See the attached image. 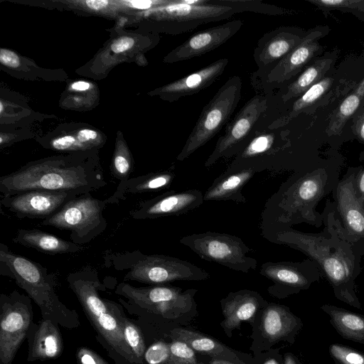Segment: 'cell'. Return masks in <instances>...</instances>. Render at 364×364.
<instances>
[{"label":"cell","instance_id":"28","mask_svg":"<svg viewBox=\"0 0 364 364\" xmlns=\"http://www.w3.org/2000/svg\"><path fill=\"white\" fill-rule=\"evenodd\" d=\"M173 340L187 343L195 352L218 358H228L239 360L237 355L226 346L216 340L203 334L184 328H176L171 331Z\"/></svg>","mask_w":364,"mask_h":364},{"label":"cell","instance_id":"31","mask_svg":"<svg viewBox=\"0 0 364 364\" xmlns=\"http://www.w3.org/2000/svg\"><path fill=\"white\" fill-rule=\"evenodd\" d=\"M120 321L124 337L128 346L134 356L141 363L146 351V346L140 328L124 315L122 316Z\"/></svg>","mask_w":364,"mask_h":364},{"label":"cell","instance_id":"7","mask_svg":"<svg viewBox=\"0 0 364 364\" xmlns=\"http://www.w3.org/2000/svg\"><path fill=\"white\" fill-rule=\"evenodd\" d=\"M153 9L155 29L170 35L187 33L201 25L230 18L236 14L230 7L211 4L208 0H173Z\"/></svg>","mask_w":364,"mask_h":364},{"label":"cell","instance_id":"2","mask_svg":"<svg viewBox=\"0 0 364 364\" xmlns=\"http://www.w3.org/2000/svg\"><path fill=\"white\" fill-rule=\"evenodd\" d=\"M262 235L268 241L299 250L315 259L331 283L341 301L361 309L353 288V262L340 247L333 246L326 238L291 229L262 219Z\"/></svg>","mask_w":364,"mask_h":364},{"label":"cell","instance_id":"19","mask_svg":"<svg viewBox=\"0 0 364 364\" xmlns=\"http://www.w3.org/2000/svg\"><path fill=\"white\" fill-rule=\"evenodd\" d=\"M26 338L29 362L55 359L63 353V341L58 325L50 319L42 318L37 323L32 322Z\"/></svg>","mask_w":364,"mask_h":364},{"label":"cell","instance_id":"26","mask_svg":"<svg viewBox=\"0 0 364 364\" xmlns=\"http://www.w3.org/2000/svg\"><path fill=\"white\" fill-rule=\"evenodd\" d=\"M176 178L174 168L149 173L130 178L126 182L118 184L113 198L116 203L124 199L127 195H136L168 189Z\"/></svg>","mask_w":364,"mask_h":364},{"label":"cell","instance_id":"35","mask_svg":"<svg viewBox=\"0 0 364 364\" xmlns=\"http://www.w3.org/2000/svg\"><path fill=\"white\" fill-rule=\"evenodd\" d=\"M169 348L170 361L178 364H200L197 360L195 351L185 342L173 340Z\"/></svg>","mask_w":364,"mask_h":364},{"label":"cell","instance_id":"50","mask_svg":"<svg viewBox=\"0 0 364 364\" xmlns=\"http://www.w3.org/2000/svg\"><path fill=\"white\" fill-rule=\"evenodd\" d=\"M166 364H178V363H174V362H172V361L168 360V363H166Z\"/></svg>","mask_w":364,"mask_h":364},{"label":"cell","instance_id":"36","mask_svg":"<svg viewBox=\"0 0 364 364\" xmlns=\"http://www.w3.org/2000/svg\"><path fill=\"white\" fill-rule=\"evenodd\" d=\"M144 357L149 364H166L171 358L169 344L156 342L146 350Z\"/></svg>","mask_w":364,"mask_h":364},{"label":"cell","instance_id":"22","mask_svg":"<svg viewBox=\"0 0 364 364\" xmlns=\"http://www.w3.org/2000/svg\"><path fill=\"white\" fill-rule=\"evenodd\" d=\"M263 302L260 295L253 291L243 289L230 293L221 301L224 316L222 326L232 331L242 321L252 320Z\"/></svg>","mask_w":364,"mask_h":364},{"label":"cell","instance_id":"44","mask_svg":"<svg viewBox=\"0 0 364 364\" xmlns=\"http://www.w3.org/2000/svg\"><path fill=\"white\" fill-rule=\"evenodd\" d=\"M90 87V84L86 81H76L71 85V88L77 91H86Z\"/></svg>","mask_w":364,"mask_h":364},{"label":"cell","instance_id":"33","mask_svg":"<svg viewBox=\"0 0 364 364\" xmlns=\"http://www.w3.org/2000/svg\"><path fill=\"white\" fill-rule=\"evenodd\" d=\"M360 99L355 93L348 95L340 105L336 117L329 125L331 134L339 133L346 122L355 112L360 105Z\"/></svg>","mask_w":364,"mask_h":364},{"label":"cell","instance_id":"5","mask_svg":"<svg viewBox=\"0 0 364 364\" xmlns=\"http://www.w3.org/2000/svg\"><path fill=\"white\" fill-rule=\"evenodd\" d=\"M114 203L116 201L112 196L99 199L90 193L80 195L51 217L43 220L40 225L69 230L70 240L82 245L105 231L108 224L103 211L107 205Z\"/></svg>","mask_w":364,"mask_h":364},{"label":"cell","instance_id":"27","mask_svg":"<svg viewBox=\"0 0 364 364\" xmlns=\"http://www.w3.org/2000/svg\"><path fill=\"white\" fill-rule=\"evenodd\" d=\"M321 309L328 315L341 337L364 344V316L331 304H324Z\"/></svg>","mask_w":364,"mask_h":364},{"label":"cell","instance_id":"1","mask_svg":"<svg viewBox=\"0 0 364 364\" xmlns=\"http://www.w3.org/2000/svg\"><path fill=\"white\" fill-rule=\"evenodd\" d=\"M107 181L95 151L76 152L32 161L0 177L1 196L42 190L90 193Z\"/></svg>","mask_w":364,"mask_h":364},{"label":"cell","instance_id":"39","mask_svg":"<svg viewBox=\"0 0 364 364\" xmlns=\"http://www.w3.org/2000/svg\"><path fill=\"white\" fill-rule=\"evenodd\" d=\"M314 3L325 6L326 7L348 8L363 10L364 1H345V0H321L312 1Z\"/></svg>","mask_w":364,"mask_h":364},{"label":"cell","instance_id":"21","mask_svg":"<svg viewBox=\"0 0 364 364\" xmlns=\"http://www.w3.org/2000/svg\"><path fill=\"white\" fill-rule=\"evenodd\" d=\"M258 171L253 168L225 171L217 177L203 194L204 201L232 200L245 203L247 199L242 193L244 186Z\"/></svg>","mask_w":364,"mask_h":364},{"label":"cell","instance_id":"42","mask_svg":"<svg viewBox=\"0 0 364 364\" xmlns=\"http://www.w3.org/2000/svg\"><path fill=\"white\" fill-rule=\"evenodd\" d=\"M356 190V188H355ZM357 195L360 200V202L363 204L364 203V170L360 174L359 178L357 181Z\"/></svg>","mask_w":364,"mask_h":364},{"label":"cell","instance_id":"41","mask_svg":"<svg viewBox=\"0 0 364 364\" xmlns=\"http://www.w3.org/2000/svg\"><path fill=\"white\" fill-rule=\"evenodd\" d=\"M134 44L133 38L128 36H122L112 42V50L115 53H122L129 50Z\"/></svg>","mask_w":364,"mask_h":364},{"label":"cell","instance_id":"49","mask_svg":"<svg viewBox=\"0 0 364 364\" xmlns=\"http://www.w3.org/2000/svg\"><path fill=\"white\" fill-rule=\"evenodd\" d=\"M266 364H278L277 362L275 361H269L268 363H267Z\"/></svg>","mask_w":364,"mask_h":364},{"label":"cell","instance_id":"46","mask_svg":"<svg viewBox=\"0 0 364 364\" xmlns=\"http://www.w3.org/2000/svg\"><path fill=\"white\" fill-rule=\"evenodd\" d=\"M210 364H234L231 362H229L228 360H224V359H219V358H213L210 361Z\"/></svg>","mask_w":364,"mask_h":364},{"label":"cell","instance_id":"17","mask_svg":"<svg viewBox=\"0 0 364 364\" xmlns=\"http://www.w3.org/2000/svg\"><path fill=\"white\" fill-rule=\"evenodd\" d=\"M228 59L220 58L188 75L174 80L152 92L161 99L175 102L210 87L224 73Z\"/></svg>","mask_w":364,"mask_h":364},{"label":"cell","instance_id":"45","mask_svg":"<svg viewBox=\"0 0 364 364\" xmlns=\"http://www.w3.org/2000/svg\"><path fill=\"white\" fill-rule=\"evenodd\" d=\"M355 94L358 95L360 99L364 97V79L358 84L355 88Z\"/></svg>","mask_w":364,"mask_h":364},{"label":"cell","instance_id":"43","mask_svg":"<svg viewBox=\"0 0 364 364\" xmlns=\"http://www.w3.org/2000/svg\"><path fill=\"white\" fill-rule=\"evenodd\" d=\"M85 4L92 10H100L105 8L109 2L107 0H87Z\"/></svg>","mask_w":364,"mask_h":364},{"label":"cell","instance_id":"48","mask_svg":"<svg viewBox=\"0 0 364 364\" xmlns=\"http://www.w3.org/2000/svg\"><path fill=\"white\" fill-rule=\"evenodd\" d=\"M358 132L359 136L363 140H364V119H362V121L360 122V123L358 126Z\"/></svg>","mask_w":364,"mask_h":364},{"label":"cell","instance_id":"38","mask_svg":"<svg viewBox=\"0 0 364 364\" xmlns=\"http://www.w3.org/2000/svg\"><path fill=\"white\" fill-rule=\"evenodd\" d=\"M76 359L78 364H109L100 355L87 347L77 348Z\"/></svg>","mask_w":364,"mask_h":364},{"label":"cell","instance_id":"29","mask_svg":"<svg viewBox=\"0 0 364 364\" xmlns=\"http://www.w3.org/2000/svg\"><path fill=\"white\" fill-rule=\"evenodd\" d=\"M331 64L332 60L330 58H322L315 61L286 87L281 95L282 100L285 102L300 97L321 80Z\"/></svg>","mask_w":364,"mask_h":364},{"label":"cell","instance_id":"25","mask_svg":"<svg viewBox=\"0 0 364 364\" xmlns=\"http://www.w3.org/2000/svg\"><path fill=\"white\" fill-rule=\"evenodd\" d=\"M301 326V320L284 306L270 304L262 314V333L270 341L286 338L299 330Z\"/></svg>","mask_w":364,"mask_h":364},{"label":"cell","instance_id":"11","mask_svg":"<svg viewBox=\"0 0 364 364\" xmlns=\"http://www.w3.org/2000/svg\"><path fill=\"white\" fill-rule=\"evenodd\" d=\"M267 107V95L258 94L250 98L227 125L206 159L205 166L209 168L222 158L238 154L255 135L253 130Z\"/></svg>","mask_w":364,"mask_h":364},{"label":"cell","instance_id":"40","mask_svg":"<svg viewBox=\"0 0 364 364\" xmlns=\"http://www.w3.org/2000/svg\"><path fill=\"white\" fill-rule=\"evenodd\" d=\"M0 62L2 65L11 68H16L20 65L18 55L14 51L4 48L0 50Z\"/></svg>","mask_w":364,"mask_h":364},{"label":"cell","instance_id":"8","mask_svg":"<svg viewBox=\"0 0 364 364\" xmlns=\"http://www.w3.org/2000/svg\"><path fill=\"white\" fill-rule=\"evenodd\" d=\"M115 294L124 297L126 305L161 316L178 318L189 312L194 305L196 289L182 291L181 288L167 284L136 287L126 282L118 284Z\"/></svg>","mask_w":364,"mask_h":364},{"label":"cell","instance_id":"30","mask_svg":"<svg viewBox=\"0 0 364 364\" xmlns=\"http://www.w3.org/2000/svg\"><path fill=\"white\" fill-rule=\"evenodd\" d=\"M211 4L228 6L232 9L235 13L254 12L257 14L277 16L289 13L288 10L278 7L273 4L263 3L261 1L255 0H208Z\"/></svg>","mask_w":364,"mask_h":364},{"label":"cell","instance_id":"24","mask_svg":"<svg viewBox=\"0 0 364 364\" xmlns=\"http://www.w3.org/2000/svg\"><path fill=\"white\" fill-rule=\"evenodd\" d=\"M338 210L348 229L353 234L364 235V208L355 190L353 176L341 182L337 188Z\"/></svg>","mask_w":364,"mask_h":364},{"label":"cell","instance_id":"9","mask_svg":"<svg viewBox=\"0 0 364 364\" xmlns=\"http://www.w3.org/2000/svg\"><path fill=\"white\" fill-rule=\"evenodd\" d=\"M179 243L188 247L201 259L234 271L247 273L257 267V261L247 256L250 248L239 237L206 231L181 237Z\"/></svg>","mask_w":364,"mask_h":364},{"label":"cell","instance_id":"10","mask_svg":"<svg viewBox=\"0 0 364 364\" xmlns=\"http://www.w3.org/2000/svg\"><path fill=\"white\" fill-rule=\"evenodd\" d=\"M31 299L14 290L0 295V364H12L33 322Z\"/></svg>","mask_w":364,"mask_h":364},{"label":"cell","instance_id":"23","mask_svg":"<svg viewBox=\"0 0 364 364\" xmlns=\"http://www.w3.org/2000/svg\"><path fill=\"white\" fill-rule=\"evenodd\" d=\"M12 241L52 255L73 254L85 250L82 245L38 229H19Z\"/></svg>","mask_w":364,"mask_h":364},{"label":"cell","instance_id":"13","mask_svg":"<svg viewBox=\"0 0 364 364\" xmlns=\"http://www.w3.org/2000/svg\"><path fill=\"white\" fill-rule=\"evenodd\" d=\"M203 201V194L198 189L170 191L139 202L129 215L135 220L178 216L199 208Z\"/></svg>","mask_w":364,"mask_h":364},{"label":"cell","instance_id":"3","mask_svg":"<svg viewBox=\"0 0 364 364\" xmlns=\"http://www.w3.org/2000/svg\"><path fill=\"white\" fill-rule=\"evenodd\" d=\"M0 274L14 280L40 309L43 318L68 329L80 326L75 310L66 306L56 292L57 277L41 264L11 251L0 244Z\"/></svg>","mask_w":364,"mask_h":364},{"label":"cell","instance_id":"32","mask_svg":"<svg viewBox=\"0 0 364 364\" xmlns=\"http://www.w3.org/2000/svg\"><path fill=\"white\" fill-rule=\"evenodd\" d=\"M134 170L132 157L123 145L117 146L114 152L111 166V172L113 177L122 184L130 178Z\"/></svg>","mask_w":364,"mask_h":364},{"label":"cell","instance_id":"18","mask_svg":"<svg viewBox=\"0 0 364 364\" xmlns=\"http://www.w3.org/2000/svg\"><path fill=\"white\" fill-rule=\"evenodd\" d=\"M259 274L273 282L269 293L280 297L308 288L311 282L300 263L267 262L262 264Z\"/></svg>","mask_w":364,"mask_h":364},{"label":"cell","instance_id":"15","mask_svg":"<svg viewBox=\"0 0 364 364\" xmlns=\"http://www.w3.org/2000/svg\"><path fill=\"white\" fill-rule=\"evenodd\" d=\"M321 32L312 31L305 34L300 43L284 58L272 67L259 71L263 87L267 90L280 87L291 80L313 58L318 50L319 44L316 39Z\"/></svg>","mask_w":364,"mask_h":364},{"label":"cell","instance_id":"16","mask_svg":"<svg viewBox=\"0 0 364 364\" xmlns=\"http://www.w3.org/2000/svg\"><path fill=\"white\" fill-rule=\"evenodd\" d=\"M304 34L295 27L281 26L265 33L257 41L253 58L258 71L275 65L301 41Z\"/></svg>","mask_w":364,"mask_h":364},{"label":"cell","instance_id":"20","mask_svg":"<svg viewBox=\"0 0 364 364\" xmlns=\"http://www.w3.org/2000/svg\"><path fill=\"white\" fill-rule=\"evenodd\" d=\"M276 136L272 132L255 134L247 146L236 155L227 171L253 168L258 172L273 170L277 154Z\"/></svg>","mask_w":364,"mask_h":364},{"label":"cell","instance_id":"12","mask_svg":"<svg viewBox=\"0 0 364 364\" xmlns=\"http://www.w3.org/2000/svg\"><path fill=\"white\" fill-rule=\"evenodd\" d=\"M76 193L35 190L1 196V205L18 219H47L67 203L79 196Z\"/></svg>","mask_w":364,"mask_h":364},{"label":"cell","instance_id":"4","mask_svg":"<svg viewBox=\"0 0 364 364\" xmlns=\"http://www.w3.org/2000/svg\"><path fill=\"white\" fill-rule=\"evenodd\" d=\"M106 267L124 273V281L159 285L176 281H203L210 278L204 269L181 259L164 255H146L134 251H106Z\"/></svg>","mask_w":364,"mask_h":364},{"label":"cell","instance_id":"34","mask_svg":"<svg viewBox=\"0 0 364 364\" xmlns=\"http://www.w3.org/2000/svg\"><path fill=\"white\" fill-rule=\"evenodd\" d=\"M329 353L336 364H364V354L338 343L329 346Z\"/></svg>","mask_w":364,"mask_h":364},{"label":"cell","instance_id":"47","mask_svg":"<svg viewBox=\"0 0 364 364\" xmlns=\"http://www.w3.org/2000/svg\"><path fill=\"white\" fill-rule=\"evenodd\" d=\"M284 364H297V363L291 354H287L285 355Z\"/></svg>","mask_w":364,"mask_h":364},{"label":"cell","instance_id":"14","mask_svg":"<svg viewBox=\"0 0 364 364\" xmlns=\"http://www.w3.org/2000/svg\"><path fill=\"white\" fill-rule=\"evenodd\" d=\"M237 19L198 31L169 52L164 62L174 63L199 57L224 44L242 28Z\"/></svg>","mask_w":364,"mask_h":364},{"label":"cell","instance_id":"6","mask_svg":"<svg viewBox=\"0 0 364 364\" xmlns=\"http://www.w3.org/2000/svg\"><path fill=\"white\" fill-rule=\"evenodd\" d=\"M242 79L235 75L219 88L203 110L176 157L179 161L188 158L196 150L213 139L226 124L237 108L242 97Z\"/></svg>","mask_w":364,"mask_h":364},{"label":"cell","instance_id":"37","mask_svg":"<svg viewBox=\"0 0 364 364\" xmlns=\"http://www.w3.org/2000/svg\"><path fill=\"white\" fill-rule=\"evenodd\" d=\"M49 147L59 151H82L76 136L72 135H65L54 139L49 144Z\"/></svg>","mask_w":364,"mask_h":364}]
</instances>
